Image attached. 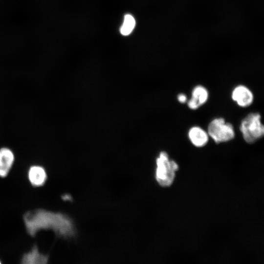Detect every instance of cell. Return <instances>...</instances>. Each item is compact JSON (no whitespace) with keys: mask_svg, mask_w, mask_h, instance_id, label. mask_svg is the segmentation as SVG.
<instances>
[{"mask_svg":"<svg viewBox=\"0 0 264 264\" xmlns=\"http://www.w3.org/2000/svg\"><path fill=\"white\" fill-rule=\"evenodd\" d=\"M28 234L34 237L42 230H50L59 237L68 238L75 233L71 220L66 215L43 209L30 210L23 215Z\"/></svg>","mask_w":264,"mask_h":264,"instance_id":"1","label":"cell"},{"mask_svg":"<svg viewBox=\"0 0 264 264\" xmlns=\"http://www.w3.org/2000/svg\"><path fill=\"white\" fill-rule=\"evenodd\" d=\"M156 164L155 176L157 182L162 187L170 186L178 170V164L175 160L170 159L166 152L162 151L156 158Z\"/></svg>","mask_w":264,"mask_h":264,"instance_id":"2","label":"cell"},{"mask_svg":"<svg viewBox=\"0 0 264 264\" xmlns=\"http://www.w3.org/2000/svg\"><path fill=\"white\" fill-rule=\"evenodd\" d=\"M239 128L244 140L248 144L255 143L264 135V126L258 112L248 114L241 121Z\"/></svg>","mask_w":264,"mask_h":264,"instance_id":"3","label":"cell"},{"mask_svg":"<svg viewBox=\"0 0 264 264\" xmlns=\"http://www.w3.org/2000/svg\"><path fill=\"white\" fill-rule=\"evenodd\" d=\"M207 132L209 137L217 144L230 141L235 136L233 125L222 117L212 120L208 125Z\"/></svg>","mask_w":264,"mask_h":264,"instance_id":"4","label":"cell"},{"mask_svg":"<svg viewBox=\"0 0 264 264\" xmlns=\"http://www.w3.org/2000/svg\"><path fill=\"white\" fill-rule=\"evenodd\" d=\"M232 99L240 107L250 106L254 101L253 92L245 85L236 86L231 92Z\"/></svg>","mask_w":264,"mask_h":264,"instance_id":"5","label":"cell"},{"mask_svg":"<svg viewBox=\"0 0 264 264\" xmlns=\"http://www.w3.org/2000/svg\"><path fill=\"white\" fill-rule=\"evenodd\" d=\"M207 89L202 85H197L192 89L191 97L187 101L188 108L196 110L205 104L209 98Z\"/></svg>","mask_w":264,"mask_h":264,"instance_id":"6","label":"cell"},{"mask_svg":"<svg viewBox=\"0 0 264 264\" xmlns=\"http://www.w3.org/2000/svg\"><path fill=\"white\" fill-rule=\"evenodd\" d=\"M188 137L191 143L198 148L205 146L209 139L207 132L198 126H194L189 129Z\"/></svg>","mask_w":264,"mask_h":264,"instance_id":"7","label":"cell"},{"mask_svg":"<svg viewBox=\"0 0 264 264\" xmlns=\"http://www.w3.org/2000/svg\"><path fill=\"white\" fill-rule=\"evenodd\" d=\"M14 155L9 149L2 148L0 149V177H6L13 164Z\"/></svg>","mask_w":264,"mask_h":264,"instance_id":"8","label":"cell"},{"mask_svg":"<svg viewBox=\"0 0 264 264\" xmlns=\"http://www.w3.org/2000/svg\"><path fill=\"white\" fill-rule=\"evenodd\" d=\"M28 178L33 186L40 187L45 184L47 179V174L43 167L32 166L28 170Z\"/></svg>","mask_w":264,"mask_h":264,"instance_id":"9","label":"cell"},{"mask_svg":"<svg viewBox=\"0 0 264 264\" xmlns=\"http://www.w3.org/2000/svg\"><path fill=\"white\" fill-rule=\"evenodd\" d=\"M48 256L40 253L37 245H35L30 251L23 255L21 263L44 264L48 263Z\"/></svg>","mask_w":264,"mask_h":264,"instance_id":"10","label":"cell"},{"mask_svg":"<svg viewBox=\"0 0 264 264\" xmlns=\"http://www.w3.org/2000/svg\"><path fill=\"white\" fill-rule=\"evenodd\" d=\"M136 24L134 18L131 14H127L124 17L120 32L123 36L129 35L133 30Z\"/></svg>","mask_w":264,"mask_h":264,"instance_id":"11","label":"cell"},{"mask_svg":"<svg viewBox=\"0 0 264 264\" xmlns=\"http://www.w3.org/2000/svg\"><path fill=\"white\" fill-rule=\"evenodd\" d=\"M177 101L181 104H185L188 100L187 96L186 94L181 93L177 96Z\"/></svg>","mask_w":264,"mask_h":264,"instance_id":"12","label":"cell"},{"mask_svg":"<svg viewBox=\"0 0 264 264\" xmlns=\"http://www.w3.org/2000/svg\"><path fill=\"white\" fill-rule=\"evenodd\" d=\"M62 198H63L64 200H69L71 198L69 195H65L62 197Z\"/></svg>","mask_w":264,"mask_h":264,"instance_id":"13","label":"cell"},{"mask_svg":"<svg viewBox=\"0 0 264 264\" xmlns=\"http://www.w3.org/2000/svg\"><path fill=\"white\" fill-rule=\"evenodd\" d=\"M1 263V262H0V264Z\"/></svg>","mask_w":264,"mask_h":264,"instance_id":"14","label":"cell"}]
</instances>
